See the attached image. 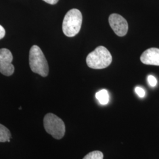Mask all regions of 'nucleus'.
Segmentation results:
<instances>
[{"mask_svg":"<svg viewBox=\"0 0 159 159\" xmlns=\"http://www.w3.org/2000/svg\"><path fill=\"white\" fill-rule=\"evenodd\" d=\"M83 17L81 12L77 9L68 11L64 18L63 31L68 37H73L78 34L81 27Z\"/></svg>","mask_w":159,"mask_h":159,"instance_id":"7ed1b4c3","label":"nucleus"},{"mask_svg":"<svg viewBox=\"0 0 159 159\" xmlns=\"http://www.w3.org/2000/svg\"><path fill=\"white\" fill-rule=\"evenodd\" d=\"M96 97L99 102L102 105L107 104L109 101V95L108 91L106 90H102L97 92Z\"/></svg>","mask_w":159,"mask_h":159,"instance_id":"1a4fd4ad","label":"nucleus"},{"mask_svg":"<svg viewBox=\"0 0 159 159\" xmlns=\"http://www.w3.org/2000/svg\"><path fill=\"white\" fill-rule=\"evenodd\" d=\"M135 91H136L137 94L140 97L143 98V97L145 96V94H146L145 91L142 88H141L140 87H137L135 89Z\"/></svg>","mask_w":159,"mask_h":159,"instance_id":"f8f14e48","label":"nucleus"},{"mask_svg":"<svg viewBox=\"0 0 159 159\" xmlns=\"http://www.w3.org/2000/svg\"><path fill=\"white\" fill-rule=\"evenodd\" d=\"M13 57L11 52L7 48L0 49V73L10 76L14 72V67L12 64Z\"/></svg>","mask_w":159,"mask_h":159,"instance_id":"39448f33","label":"nucleus"},{"mask_svg":"<svg viewBox=\"0 0 159 159\" xmlns=\"http://www.w3.org/2000/svg\"><path fill=\"white\" fill-rule=\"evenodd\" d=\"M104 155L100 151H93L87 154L83 159H103Z\"/></svg>","mask_w":159,"mask_h":159,"instance_id":"9d476101","label":"nucleus"},{"mask_svg":"<svg viewBox=\"0 0 159 159\" xmlns=\"http://www.w3.org/2000/svg\"><path fill=\"white\" fill-rule=\"evenodd\" d=\"M140 60L146 65H153L159 66V49L150 48L143 52Z\"/></svg>","mask_w":159,"mask_h":159,"instance_id":"0eeeda50","label":"nucleus"},{"mask_svg":"<svg viewBox=\"0 0 159 159\" xmlns=\"http://www.w3.org/2000/svg\"><path fill=\"white\" fill-rule=\"evenodd\" d=\"M108 22L114 32L119 37H123L127 33L128 24L125 18L117 14H112L108 18Z\"/></svg>","mask_w":159,"mask_h":159,"instance_id":"423d86ee","label":"nucleus"},{"mask_svg":"<svg viewBox=\"0 0 159 159\" xmlns=\"http://www.w3.org/2000/svg\"><path fill=\"white\" fill-rule=\"evenodd\" d=\"M11 138V134L10 131L6 126L0 124V142H6Z\"/></svg>","mask_w":159,"mask_h":159,"instance_id":"6e6552de","label":"nucleus"},{"mask_svg":"<svg viewBox=\"0 0 159 159\" xmlns=\"http://www.w3.org/2000/svg\"><path fill=\"white\" fill-rule=\"evenodd\" d=\"M112 62V56L108 50L104 46H98L89 54L86 63L90 68L103 69L106 68Z\"/></svg>","mask_w":159,"mask_h":159,"instance_id":"f03ea898","label":"nucleus"},{"mask_svg":"<svg viewBox=\"0 0 159 159\" xmlns=\"http://www.w3.org/2000/svg\"><path fill=\"white\" fill-rule=\"evenodd\" d=\"M6 35V30L4 28L0 25V40L3 39Z\"/></svg>","mask_w":159,"mask_h":159,"instance_id":"ddd939ff","label":"nucleus"},{"mask_svg":"<svg viewBox=\"0 0 159 159\" xmlns=\"http://www.w3.org/2000/svg\"><path fill=\"white\" fill-rule=\"evenodd\" d=\"M29 64L31 70L42 77H47L49 72L48 62L42 50L39 46L34 45L29 54Z\"/></svg>","mask_w":159,"mask_h":159,"instance_id":"f257e3e1","label":"nucleus"},{"mask_svg":"<svg viewBox=\"0 0 159 159\" xmlns=\"http://www.w3.org/2000/svg\"><path fill=\"white\" fill-rule=\"evenodd\" d=\"M148 82L149 85L151 87H155L157 84V80L154 77L153 75H148Z\"/></svg>","mask_w":159,"mask_h":159,"instance_id":"9b49d317","label":"nucleus"},{"mask_svg":"<svg viewBox=\"0 0 159 159\" xmlns=\"http://www.w3.org/2000/svg\"><path fill=\"white\" fill-rule=\"evenodd\" d=\"M44 127L47 133L53 138L60 140L65 135L66 126L62 119L56 114L48 113L43 120Z\"/></svg>","mask_w":159,"mask_h":159,"instance_id":"20e7f679","label":"nucleus"},{"mask_svg":"<svg viewBox=\"0 0 159 159\" xmlns=\"http://www.w3.org/2000/svg\"><path fill=\"white\" fill-rule=\"evenodd\" d=\"M43 1L48 4H50L51 5H54V4H57L59 0H43Z\"/></svg>","mask_w":159,"mask_h":159,"instance_id":"4468645a","label":"nucleus"}]
</instances>
